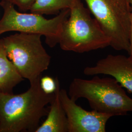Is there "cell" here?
<instances>
[{"instance_id": "cell-1", "label": "cell", "mask_w": 132, "mask_h": 132, "mask_svg": "<svg viewBox=\"0 0 132 132\" xmlns=\"http://www.w3.org/2000/svg\"><path fill=\"white\" fill-rule=\"evenodd\" d=\"M40 80L22 94L0 93V132H36L54 96L43 90Z\"/></svg>"}, {"instance_id": "cell-2", "label": "cell", "mask_w": 132, "mask_h": 132, "mask_svg": "<svg viewBox=\"0 0 132 132\" xmlns=\"http://www.w3.org/2000/svg\"><path fill=\"white\" fill-rule=\"evenodd\" d=\"M68 94L75 101L84 98L93 110L112 117L124 116L132 112V98L113 77L96 76L90 80L75 78Z\"/></svg>"}, {"instance_id": "cell-3", "label": "cell", "mask_w": 132, "mask_h": 132, "mask_svg": "<svg viewBox=\"0 0 132 132\" xmlns=\"http://www.w3.org/2000/svg\"><path fill=\"white\" fill-rule=\"evenodd\" d=\"M70 10L59 41L62 50L82 53L110 46L109 38L81 0H75Z\"/></svg>"}, {"instance_id": "cell-4", "label": "cell", "mask_w": 132, "mask_h": 132, "mask_svg": "<svg viewBox=\"0 0 132 132\" xmlns=\"http://www.w3.org/2000/svg\"><path fill=\"white\" fill-rule=\"evenodd\" d=\"M38 34L18 32L2 38L7 56L30 84L40 79L47 70L51 57Z\"/></svg>"}, {"instance_id": "cell-5", "label": "cell", "mask_w": 132, "mask_h": 132, "mask_svg": "<svg viewBox=\"0 0 132 132\" xmlns=\"http://www.w3.org/2000/svg\"><path fill=\"white\" fill-rule=\"evenodd\" d=\"M0 5L4 10L0 20V35L9 31L40 34L45 37L51 47L59 44L62 24L70 11V9L63 10L54 18L47 19L41 14L20 13L5 0H2Z\"/></svg>"}, {"instance_id": "cell-6", "label": "cell", "mask_w": 132, "mask_h": 132, "mask_svg": "<svg viewBox=\"0 0 132 132\" xmlns=\"http://www.w3.org/2000/svg\"><path fill=\"white\" fill-rule=\"evenodd\" d=\"M104 33L110 46L129 52L131 7L129 0H84Z\"/></svg>"}, {"instance_id": "cell-7", "label": "cell", "mask_w": 132, "mask_h": 132, "mask_svg": "<svg viewBox=\"0 0 132 132\" xmlns=\"http://www.w3.org/2000/svg\"><path fill=\"white\" fill-rule=\"evenodd\" d=\"M59 95L68 119V132H106L111 116L82 108L71 99L66 90L60 89Z\"/></svg>"}, {"instance_id": "cell-8", "label": "cell", "mask_w": 132, "mask_h": 132, "mask_svg": "<svg viewBox=\"0 0 132 132\" xmlns=\"http://www.w3.org/2000/svg\"><path fill=\"white\" fill-rule=\"evenodd\" d=\"M83 73L87 76H111L122 88L132 94V62L129 57L109 54L99 60L95 66L85 68Z\"/></svg>"}, {"instance_id": "cell-9", "label": "cell", "mask_w": 132, "mask_h": 132, "mask_svg": "<svg viewBox=\"0 0 132 132\" xmlns=\"http://www.w3.org/2000/svg\"><path fill=\"white\" fill-rule=\"evenodd\" d=\"M56 88L54 98L50 104L46 119L39 126L35 132H68V122L66 113L60 98V82L55 78Z\"/></svg>"}, {"instance_id": "cell-10", "label": "cell", "mask_w": 132, "mask_h": 132, "mask_svg": "<svg viewBox=\"0 0 132 132\" xmlns=\"http://www.w3.org/2000/svg\"><path fill=\"white\" fill-rule=\"evenodd\" d=\"M8 58L3 39L0 40V93L13 94L14 88L24 80Z\"/></svg>"}, {"instance_id": "cell-11", "label": "cell", "mask_w": 132, "mask_h": 132, "mask_svg": "<svg viewBox=\"0 0 132 132\" xmlns=\"http://www.w3.org/2000/svg\"><path fill=\"white\" fill-rule=\"evenodd\" d=\"M75 0H35L29 10L36 14H58L63 10L71 9Z\"/></svg>"}, {"instance_id": "cell-12", "label": "cell", "mask_w": 132, "mask_h": 132, "mask_svg": "<svg viewBox=\"0 0 132 132\" xmlns=\"http://www.w3.org/2000/svg\"><path fill=\"white\" fill-rule=\"evenodd\" d=\"M40 84L41 89L46 94H50L54 93L56 88L55 79L48 76L41 78Z\"/></svg>"}, {"instance_id": "cell-13", "label": "cell", "mask_w": 132, "mask_h": 132, "mask_svg": "<svg viewBox=\"0 0 132 132\" xmlns=\"http://www.w3.org/2000/svg\"><path fill=\"white\" fill-rule=\"evenodd\" d=\"M14 6L18 7L19 10L22 11L29 10L35 0H5Z\"/></svg>"}, {"instance_id": "cell-14", "label": "cell", "mask_w": 132, "mask_h": 132, "mask_svg": "<svg viewBox=\"0 0 132 132\" xmlns=\"http://www.w3.org/2000/svg\"><path fill=\"white\" fill-rule=\"evenodd\" d=\"M129 4L131 7V26H130V48L129 52V58L132 62V0H129Z\"/></svg>"}]
</instances>
